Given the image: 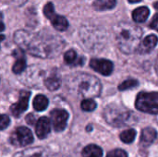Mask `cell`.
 <instances>
[{
	"label": "cell",
	"instance_id": "obj_4",
	"mask_svg": "<svg viewBox=\"0 0 158 157\" xmlns=\"http://www.w3.org/2000/svg\"><path fill=\"white\" fill-rule=\"evenodd\" d=\"M104 118L109 125L114 127H121L130 122L131 113L121 105L111 104L105 108Z\"/></svg>",
	"mask_w": 158,
	"mask_h": 157
},
{
	"label": "cell",
	"instance_id": "obj_6",
	"mask_svg": "<svg viewBox=\"0 0 158 157\" xmlns=\"http://www.w3.org/2000/svg\"><path fill=\"white\" fill-rule=\"evenodd\" d=\"M44 14L47 19H49V20L51 21L52 25L54 26V28L56 30H57L59 31H64L68 29L69 22H68L67 19L65 17L60 16V15L56 13L54 6L52 3H47L44 6Z\"/></svg>",
	"mask_w": 158,
	"mask_h": 157
},
{
	"label": "cell",
	"instance_id": "obj_19",
	"mask_svg": "<svg viewBox=\"0 0 158 157\" xmlns=\"http://www.w3.org/2000/svg\"><path fill=\"white\" fill-rule=\"evenodd\" d=\"M48 106V99L43 94L36 95L33 99V107L36 111H44Z\"/></svg>",
	"mask_w": 158,
	"mask_h": 157
},
{
	"label": "cell",
	"instance_id": "obj_22",
	"mask_svg": "<svg viewBox=\"0 0 158 157\" xmlns=\"http://www.w3.org/2000/svg\"><path fill=\"white\" fill-rule=\"evenodd\" d=\"M64 59L65 62L69 65H73V64H77L78 62V56L77 53L74 50H69L65 53L64 55Z\"/></svg>",
	"mask_w": 158,
	"mask_h": 157
},
{
	"label": "cell",
	"instance_id": "obj_29",
	"mask_svg": "<svg viewBox=\"0 0 158 157\" xmlns=\"http://www.w3.org/2000/svg\"><path fill=\"white\" fill-rule=\"evenodd\" d=\"M150 27H151L152 29H154V30H156V29H157V15H156V14L154 16L153 21L151 22Z\"/></svg>",
	"mask_w": 158,
	"mask_h": 157
},
{
	"label": "cell",
	"instance_id": "obj_28",
	"mask_svg": "<svg viewBox=\"0 0 158 157\" xmlns=\"http://www.w3.org/2000/svg\"><path fill=\"white\" fill-rule=\"evenodd\" d=\"M6 1L7 3H10L12 5H15V6H22L27 0H5Z\"/></svg>",
	"mask_w": 158,
	"mask_h": 157
},
{
	"label": "cell",
	"instance_id": "obj_20",
	"mask_svg": "<svg viewBox=\"0 0 158 157\" xmlns=\"http://www.w3.org/2000/svg\"><path fill=\"white\" fill-rule=\"evenodd\" d=\"M136 137V131L133 129H129L121 132L119 138L124 143H131Z\"/></svg>",
	"mask_w": 158,
	"mask_h": 157
},
{
	"label": "cell",
	"instance_id": "obj_5",
	"mask_svg": "<svg viewBox=\"0 0 158 157\" xmlns=\"http://www.w3.org/2000/svg\"><path fill=\"white\" fill-rule=\"evenodd\" d=\"M135 106L138 110L149 113L157 114L158 112V94L154 93H140L136 98Z\"/></svg>",
	"mask_w": 158,
	"mask_h": 157
},
{
	"label": "cell",
	"instance_id": "obj_9",
	"mask_svg": "<svg viewBox=\"0 0 158 157\" xmlns=\"http://www.w3.org/2000/svg\"><path fill=\"white\" fill-rule=\"evenodd\" d=\"M90 66L94 71H96L104 76H109L113 72V69H114L113 63L107 59L94 58L91 60Z\"/></svg>",
	"mask_w": 158,
	"mask_h": 157
},
{
	"label": "cell",
	"instance_id": "obj_14",
	"mask_svg": "<svg viewBox=\"0 0 158 157\" xmlns=\"http://www.w3.org/2000/svg\"><path fill=\"white\" fill-rule=\"evenodd\" d=\"M157 43V37L155 34H151L146 36L143 41H142L139 44L137 51L140 54H147L150 53Z\"/></svg>",
	"mask_w": 158,
	"mask_h": 157
},
{
	"label": "cell",
	"instance_id": "obj_7",
	"mask_svg": "<svg viewBox=\"0 0 158 157\" xmlns=\"http://www.w3.org/2000/svg\"><path fill=\"white\" fill-rule=\"evenodd\" d=\"M33 141L31 131L26 127H19L10 136V143L18 147H23L31 144Z\"/></svg>",
	"mask_w": 158,
	"mask_h": 157
},
{
	"label": "cell",
	"instance_id": "obj_2",
	"mask_svg": "<svg viewBox=\"0 0 158 157\" xmlns=\"http://www.w3.org/2000/svg\"><path fill=\"white\" fill-rule=\"evenodd\" d=\"M117 44L125 54L137 51L143 36V30L131 22H119L114 27Z\"/></svg>",
	"mask_w": 158,
	"mask_h": 157
},
{
	"label": "cell",
	"instance_id": "obj_27",
	"mask_svg": "<svg viewBox=\"0 0 158 157\" xmlns=\"http://www.w3.org/2000/svg\"><path fill=\"white\" fill-rule=\"evenodd\" d=\"M26 121L29 125H32L35 123L36 121V117L33 115V114H29L27 117H26Z\"/></svg>",
	"mask_w": 158,
	"mask_h": 157
},
{
	"label": "cell",
	"instance_id": "obj_30",
	"mask_svg": "<svg viewBox=\"0 0 158 157\" xmlns=\"http://www.w3.org/2000/svg\"><path fill=\"white\" fill-rule=\"evenodd\" d=\"M4 29H5V25L0 21V32H1V31H4Z\"/></svg>",
	"mask_w": 158,
	"mask_h": 157
},
{
	"label": "cell",
	"instance_id": "obj_31",
	"mask_svg": "<svg viewBox=\"0 0 158 157\" xmlns=\"http://www.w3.org/2000/svg\"><path fill=\"white\" fill-rule=\"evenodd\" d=\"M130 3H139V2H141L142 0H128Z\"/></svg>",
	"mask_w": 158,
	"mask_h": 157
},
{
	"label": "cell",
	"instance_id": "obj_18",
	"mask_svg": "<svg viewBox=\"0 0 158 157\" xmlns=\"http://www.w3.org/2000/svg\"><path fill=\"white\" fill-rule=\"evenodd\" d=\"M102 149L94 144H90L82 150V157H102Z\"/></svg>",
	"mask_w": 158,
	"mask_h": 157
},
{
	"label": "cell",
	"instance_id": "obj_8",
	"mask_svg": "<svg viewBox=\"0 0 158 157\" xmlns=\"http://www.w3.org/2000/svg\"><path fill=\"white\" fill-rule=\"evenodd\" d=\"M50 116H51V122L53 128L56 131L59 132L66 129L68 118H69V114L66 110L55 109L50 113Z\"/></svg>",
	"mask_w": 158,
	"mask_h": 157
},
{
	"label": "cell",
	"instance_id": "obj_17",
	"mask_svg": "<svg viewBox=\"0 0 158 157\" xmlns=\"http://www.w3.org/2000/svg\"><path fill=\"white\" fill-rule=\"evenodd\" d=\"M116 4V0H95L94 2V7L98 11H105L114 8Z\"/></svg>",
	"mask_w": 158,
	"mask_h": 157
},
{
	"label": "cell",
	"instance_id": "obj_24",
	"mask_svg": "<svg viewBox=\"0 0 158 157\" xmlns=\"http://www.w3.org/2000/svg\"><path fill=\"white\" fill-rule=\"evenodd\" d=\"M138 85V81L136 80H132V79H130V80H127L125 81H123L121 84L118 85V90L119 91H126V90H129V89H131V88H134Z\"/></svg>",
	"mask_w": 158,
	"mask_h": 157
},
{
	"label": "cell",
	"instance_id": "obj_15",
	"mask_svg": "<svg viewBox=\"0 0 158 157\" xmlns=\"http://www.w3.org/2000/svg\"><path fill=\"white\" fill-rule=\"evenodd\" d=\"M156 130L153 128H145L142 131L141 143L143 146H149L156 139Z\"/></svg>",
	"mask_w": 158,
	"mask_h": 157
},
{
	"label": "cell",
	"instance_id": "obj_33",
	"mask_svg": "<svg viewBox=\"0 0 158 157\" xmlns=\"http://www.w3.org/2000/svg\"><path fill=\"white\" fill-rule=\"evenodd\" d=\"M4 39H5V36H4V35H0V43H1Z\"/></svg>",
	"mask_w": 158,
	"mask_h": 157
},
{
	"label": "cell",
	"instance_id": "obj_3",
	"mask_svg": "<svg viewBox=\"0 0 158 157\" xmlns=\"http://www.w3.org/2000/svg\"><path fill=\"white\" fill-rule=\"evenodd\" d=\"M75 82L79 94L82 97H85V99L97 97L101 93V82L94 76L89 74H81L75 78Z\"/></svg>",
	"mask_w": 158,
	"mask_h": 157
},
{
	"label": "cell",
	"instance_id": "obj_26",
	"mask_svg": "<svg viewBox=\"0 0 158 157\" xmlns=\"http://www.w3.org/2000/svg\"><path fill=\"white\" fill-rule=\"evenodd\" d=\"M10 123V119L6 115H1L0 114V130H5L8 127Z\"/></svg>",
	"mask_w": 158,
	"mask_h": 157
},
{
	"label": "cell",
	"instance_id": "obj_11",
	"mask_svg": "<svg viewBox=\"0 0 158 157\" xmlns=\"http://www.w3.org/2000/svg\"><path fill=\"white\" fill-rule=\"evenodd\" d=\"M50 130H51V122H50V120L45 117L40 118L37 120L36 127H35V132H36L37 137L39 139H44V138L47 137Z\"/></svg>",
	"mask_w": 158,
	"mask_h": 157
},
{
	"label": "cell",
	"instance_id": "obj_25",
	"mask_svg": "<svg viewBox=\"0 0 158 157\" xmlns=\"http://www.w3.org/2000/svg\"><path fill=\"white\" fill-rule=\"evenodd\" d=\"M106 157H128V155L125 151L121 149H116L109 152Z\"/></svg>",
	"mask_w": 158,
	"mask_h": 157
},
{
	"label": "cell",
	"instance_id": "obj_10",
	"mask_svg": "<svg viewBox=\"0 0 158 157\" xmlns=\"http://www.w3.org/2000/svg\"><path fill=\"white\" fill-rule=\"evenodd\" d=\"M31 96V93L27 92V91H22L20 93V96H19V100L15 103L13 105H11L10 107V111L12 113V115L16 118L21 116V114L23 112H25V110L28 108V104H29V99Z\"/></svg>",
	"mask_w": 158,
	"mask_h": 157
},
{
	"label": "cell",
	"instance_id": "obj_12",
	"mask_svg": "<svg viewBox=\"0 0 158 157\" xmlns=\"http://www.w3.org/2000/svg\"><path fill=\"white\" fill-rule=\"evenodd\" d=\"M15 157H51V154L44 147H33L18 153Z\"/></svg>",
	"mask_w": 158,
	"mask_h": 157
},
{
	"label": "cell",
	"instance_id": "obj_32",
	"mask_svg": "<svg viewBox=\"0 0 158 157\" xmlns=\"http://www.w3.org/2000/svg\"><path fill=\"white\" fill-rule=\"evenodd\" d=\"M91 130H93V127H92L91 125H89V126H88V128H87V130H88V131H90Z\"/></svg>",
	"mask_w": 158,
	"mask_h": 157
},
{
	"label": "cell",
	"instance_id": "obj_21",
	"mask_svg": "<svg viewBox=\"0 0 158 157\" xmlns=\"http://www.w3.org/2000/svg\"><path fill=\"white\" fill-rule=\"evenodd\" d=\"M44 85L50 91H56L60 86V81L56 76H51L45 79Z\"/></svg>",
	"mask_w": 158,
	"mask_h": 157
},
{
	"label": "cell",
	"instance_id": "obj_1",
	"mask_svg": "<svg viewBox=\"0 0 158 157\" xmlns=\"http://www.w3.org/2000/svg\"><path fill=\"white\" fill-rule=\"evenodd\" d=\"M14 41L23 51L41 58L56 57L64 47V41L49 32L31 33L19 30L15 32Z\"/></svg>",
	"mask_w": 158,
	"mask_h": 157
},
{
	"label": "cell",
	"instance_id": "obj_16",
	"mask_svg": "<svg viewBox=\"0 0 158 157\" xmlns=\"http://www.w3.org/2000/svg\"><path fill=\"white\" fill-rule=\"evenodd\" d=\"M149 14H150V10L148 7L140 6L132 12V18L134 21L138 23H142V22H144L148 19Z\"/></svg>",
	"mask_w": 158,
	"mask_h": 157
},
{
	"label": "cell",
	"instance_id": "obj_23",
	"mask_svg": "<svg viewBox=\"0 0 158 157\" xmlns=\"http://www.w3.org/2000/svg\"><path fill=\"white\" fill-rule=\"evenodd\" d=\"M81 107L83 111L86 112H92L96 108V103L93 99H84L81 102Z\"/></svg>",
	"mask_w": 158,
	"mask_h": 157
},
{
	"label": "cell",
	"instance_id": "obj_13",
	"mask_svg": "<svg viewBox=\"0 0 158 157\" xmlns=\"http://www.w3.org/2000/svg\"><path fill=\"white\" fill-rule=\"evenodd\" d=\"M13 56L16 58L15 64L13 66V72L15 74H20L24 71L26 68V57L25 53L22 49L18 48L13 52Z\"/></svg>",
	"mask_w": 158,
	"mask_h": 157
}]
</instances>
